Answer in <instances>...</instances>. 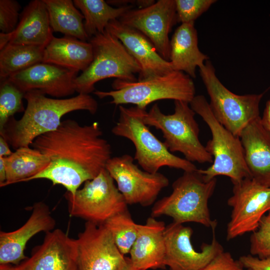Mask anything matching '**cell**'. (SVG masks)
Listing matches in <instances>:
<instances>
[{"mask_svg":"<svg viewBox=\"0 0 270 270\" xmlns=\"http://www.w3.org/2000/svg\"><path fill=\"white\" fill-rule=\"evenodd\" d=\"M98 122L80 125L68 119L54 130L36 138L30 146L50 159L48 166L30 180L46 179L74 194L86 182L106 168L111 146Z\"/></svg>","mask_w":270,"mask_h":270,"instance_id":"obj_1","label":"cell"},{"mask_svg":"<svg viewBox=\"0 0 270 270\" xmlns=\"http://www.w3.org/2000/svg\"><path fill=\"white\" fill-rule=\"evenodd\" d=\"M27 105L19 120L12 116L0 130V136L15 150L30 147L38 136L56 130L62 117L72 112L84 110L94 114L97 101L90 94H78L70 98H50L38 90L25 94Z\"/></svg>","mask_w":270,"mask_h":270,"instance_id":"obj_2","label":"cell"},{"mask_svg":"<svg viewBox=\"0 0 270 270\" xmlns=\"http://www.w3.org/2000/svg\"><path fill=\"white\" fill-rule=\"evenodd\" d=\"M216 184V178L206 181L198 169L184 172L173 182L172 192L154 204L151 216H168L176 224L192 222L212 229L217 222L211 218L208 203Z\"/></svg>","mask_w":270,"mask_h":270,"instance_id":"obj_3","label":"cell"},{"mask_svg":"<svg viewBox=\"0 0 270 270\" xmlns=\"http://www.w3.org/2000/svg\"><path fill=\"white\" fill-rule=\"evenodd\" d=\"M190 105L207 124L212 134V138L205 147L212 156L213 162L206 169L198 170L204 179L208 181L217 176H224L228 177L234 184L252 178L245 162L240 137L234 135L217 120L204 96H196Z\"/></svg>","mask_w":270,"mask_h":270,"instance_id":"obj_4","label":"cell"},{"mask_svg":"<svg viewBox=\"0 0 270 270\" xmlns=\"http://www.w3.org/2000/svg\"><path fill=\"white\" fill-rule=\"evenodd\" d=\"M144 110L137 106H119L118 120L112 130L114 135L132 142L136 150L134 158L142 170L156 173L161 168L168 166L184 172L197 170L192 162L174 154L151 132L142 119Z\"/></svg>","mask_w":270,"mask_h":270,"instance_id":"obj_5","label":"cell"},{"mask_svg":"<svg viewBox=\"0 0 270 270\" xmlns=\"http://www.w3.org/2000/svg\"><path fill=\"white\" fill-rule=\"evenodd\" d=\"M113 90H95L100 98L110 97V104L116 106L133 104L146 109L150 104L161 100H173L190 103L196 96L195 86L192 78L180 71L170 72L135 82L115 80Z\"/></svg>","mask_w":270,"mask_h":270,"instance_id":"obj_6","label":"cell"},{"mask_svg":"<svg viewBox=\"0 0 270 270\" xmlns=\"http://www.w3.org/2000/svg\"><path fill=\"white\" fill-rule=\"evenodd\" d=\"M195 114L189 103L175 100L173 114H164L155 104L149 112L144 111L142 119L148 126L162 132L164 142L171 152H181L192 162L212 163V156L200 140Z\"/></svg>","mask_w":270,"mask_h":270,"instance_id":"obj_7","label":"cell"},{"mask_svg":"<svg viewBox=\"0 0 270 270\" xmlns=\"http://www.w3.org/2000/svg\"><path fill=\"white\" fill-rule=\"evenodd\" d=\"M93 60L88 67L74 80L76 92L88 94L95 91L98 82L108 78L135 82L140 67L122 42L107 30L92 36L89 41Z\"/></svg>","mask_w":270,"mask_h":270,"instance_id":"obj_8","label":"cell"},{"mask_svg":"<svg viewBox=\"0 0 270 270\" xmlns=\"http://www.w3.org/2000/svg\"><path fill=\"white\" fill-rule=\"evenodd\" d=\"M198 69L210 96L208 103L214 116L224 128L239 136L250 122L260 116V104L264 94L233 93L218 79L208 60Z\"/></svg>","mask_w":270,"mask_h":270,"instance_id":"obj_9","label":"cell"},{"mask_svg":"<svg viewBox=\"0 0 270 270\" xmlns=\"http://www.w3.org/2000/svg\"><path fill=\"white\" fill-rule=\"evenodd\" d=\"M64 196L71 216L97 225L104 224L112 216L128 209L124 197L106 168L86 182L74 194L66 191Z\"/></svg>","mask_w":270,"mask_h":270,"instance_id":"obj_10","label":"cell"},{"mask_svg":"<svg viewBox=\"0 0 270 270\" xmlns=\"http://www.w3.org/2000/svg\"><path fill=\"white\" fill-rule=\"evenodd\" d=\"M134 160L128 154L112 157L106 169L116 182L128 205L150 206L154 204L161 190L168 186L169 180L159 172L151 173L140 169Z\"/></svg>","mask_w":270,"mask_h":270,"instance_id":"obj_11","label":"cell"},{"mask_svg":"<svg viewBox=\"0 0 270 270\" xmlns=\"http://www.w3.org/2000/svg\"><path fill=\"white\" fill-rule=\"evenodd\" d=\"M227 203L232 208L226 229V239L230 240L257 229L270 210V187L252 178L244 179L233 184L232 194Z\"/></svg>","mask_w":270,"mask_h":270,"instance_id":"obj_12","label":"cell"},{"mask_svg":"<svg viewBox=\"0 0 270 270\" xmlns=\"http://www.w3.org/2000/svg\"><path fill=\"white\" fill-rule=\"evenodd\" d=\"M216 228H212V238L210 244L202 245L197 251L191 241L192 228L172 222L164 230V264L170 270H202L216 256L224 250L216 237Z\"/></svg>","mask_w":270,"mask_h":270,"instance_id":"obj_13","label":"cell"},{"mask_svg":"<svg viewBox=\"0 0 270 270\" xmlns=\"http://www.w3.org/2000/svg\"><path fill=\"white\" fill-rule=\"evenodd\" d=\"M118 20L144 34L162 58L169 62V34L178 22L175 0H158L144 8H132Z\"/></svg>","mask_w":270,"mask_h":270,"instance_id":"obj_14","label":"cell"},{"mask_svg":"<svg viewBox=\"0 0 270 270\" xmlns=\"http://www.w3.org/2000/svg\"><path fill=\"white\" fill-rule=\"evenodd\" d=\"M76 241L77 270H119L126 262L104 224L86 222Z\"/></svg>","mask_w":270,"mask_h":270,"instance_id":"obj_15","label":"cell"},{"mask_svg":"<svg viewBox=\"0 0 270 270\" xmlns=\"http://www.w3.org/2000/svg\"><path fill=\"white\" fill-rule=\"evenodd\" d=\"M78 73L42 62L14 73L7 79L24 93L38 90L45 95L61 98L76 92L74 80Z\"/></svg>","mask_w":270,"mask_h":270,"instance_id":"obj_16","label":"cell"},{"mask_svg":"<svg viewBox=\"0 0 270 270\" xmlns=\"http://www.w3.org/2000/svg\"><path fill=\"white\" fill-rule=\"evenodd\" d=\"M76 255V240L56 229L46 232L42 244L16 268L18 270H77Z\"/></svg>","mask_w":270,"mask_h":270,"instance_id":"obj_17","label":"cell"},{"mask_svg":"<svg viewBox=\"0 0 270 270\" xmlns=\"http://www.w3.org/2000/svg\"><path fill=\"white\" fill-rule=\"evenodd\" d=\"M106 30L116 36L140 67L138 80L162 76L172 71L170 62L164 59L152 42L138 30L122 24L110 21Z\"/></svg>","mask_w":270,"mask_h":270,"instance_id":"obj_18","label":"cell"},{"mask_svg":"<svg viewBox=\"0 0 270 270\" xmlns=\"http://www.w3.org/2000/svg\"><path fill=\"white\" fill-rule=\"evenodd\" d=\"M55 225L48 206L42 202L34 204L30 216L20 228L12 232H0V264L18 265L27 258L24 251L28 241L40 232L52 230Z\"/></svg>","mask_w":270,"mask_h":270,"instance_id":"obj_19","label":"cell"},{"mask_svg":"<svg viewBox=\"0 0 270 270\" xmlns=\"http://www.w3.org/2000/svg\"><path fill=\"white\" fill-rule=\"evenodd\" d=\"M251 178L270 187V132L260 116L250 122L239 136Z\"/></svg>","mask_w":270,"mask_h":270,"instance_id":"obj_20","label":"cell"},{"mask_svg":"<svg viewBox=\"0 0 270 270\" xmlns=\"http://www.w3.org/2000/svg\"><path fill=\"white\" fill-rule=\"evenodd\" d=\"M164 222L150 216L140 224L137 238L130 252L132 266L139 270L165 267Z\"/></svg>","mask_w":270,"mask_h":270,"instance_id":"obj_21","label":"cell"},{"mask_svg":"<svg viewBox=\"0 0 270 270\" xmlns=\"http://www.w3.org/2000/svg\"><path fill=\"white\" fill-rule=\"evenodd\" d=\"M208 56L198 46V38L194 23H185L177 28L170 42L169 62L173 70L184 72L196 78V70L202 66Z\"/></svg>","mask_w":270,"mask_h":270,"instance_id":"obj_22","label":"cell"},{"mask_svg":"<svg viewBox=\"0 0 270 270\" xmlns=\"http://www.w3.org/2000/svg\"><path fill=\"white\" fill-rule=\"evenodd\" d=\"M43 0H32L24 8L9 43L46 47L54 37Z\"/></svg>","mask_w":270,"mask_h":270,"instance_id":"obj_23","label":"cell"},{"mask_svg":"<svg viewBox=\"0 0 270 270\" xmlns=\"http://www.w3.org/2000/svg\"><path fill=\"white\" fill-rule=\"evenodd\" d=\"M92 60L93 50L90 42L66 36H54L44 48L42 62L78 72L85 70Z\"/></svg>","mask_w":270,"mask_h":270,"instance_id":"obj_24","label":"cell"},{"mask_svg":"<svg viewBox=\"0 0 270 270\" xmlns=\"http://www.w3.org/2000/svg\"><path fill=\"white\" fill-rule=\"evenodd\" d=\"M3 158L6 175L4 186L30 180L44 170L50 162L48 156L30 146L20 148Z\"/></svg>","mask_w":270,"mask_h":270,"instance_id":"obj_25","label":"cell"},{"mask_svg":"<svg viewBox=\"0 0 270 270\" xmlns=\"http://www.w3.org/2000/svg\"><path fill=\"white\" fill-rule=\"evenodd\" d=\"M50 26L55 32L81 40H90L84 27V16L72 0H43Z\"/></svg>","mask_w":270,"mask_h":270,"instance_id":"obj_26","label":"cell"},{"mask_svg":"<svg viewBox=\"0 0 270 270\" xmlns=\"http://www.w3.org/2000/svg\"><path fill=\"white\" fill-rule=\"evenodd\" d=\"M84 16V27L89 39L104 32L108 23L119 20L132 6L114 8L104 0H74Z\"/></svg>","mask_w":270,"mask_h":270,"instance_id":"obj_27","label":"cell"},{"mask_svg":"<svg viewBox=\"0 0 270 270\" xmlns=\"http://www.w3.org/2000/svg\"><path fill=\"white\" fill-rule=\"evenodd\" d=\"M44 47L8 43L0 50V80L43 61Z\"/></svg>","mask_w":270,"mask_h":270,"instance_id":"obj_28","label":"cell"},{"mask_svg":"<svg viewBox=\"0 0 270 270\" xmlns=\"http://www.w3.org/2000/svg\"><path fill=\"white\" fill-rule=\"evenodd\" d=\"M104 225L120 252L124 256L129 254L137 238L140 224L134 222L128 209L112 216Z\"/></svg>","mask_w":270,"mask_h":270,"instance_id":"obj_29","label":"cell"},{"mask_svg":"<svg viewBox=\"0 0 270 270\" xmlns=\"http://www.w3.org/2000/svg\"><path fill=\"white\" fill-rule=\"evenodd\" d=\"M25 94L7 78L0 80V130L16 113L24 112Z\"/></svg>","mask_w":270,"mask_h":270,"instance_id":"obj_30","label":"cell"},{"mask_svg":"<svg viewBox=\"0 0 270 270\" xmlns=\"http://www.w3.org/2000/svg\"><path fill=\"white\" fill-rule=\"evenodd\" d=\"M216 2L215 0H175L178 22L194 23L195 20Z\"/></svg>","mask_w":270,"mask_h":270,"instance_id":"obj_31","label":"cell"},{"mask_svg":"<svg viewBox=\"0 0 270 270\" xmlns=\"http://www.w3.org/2000/svg\"><path fill=\"white\" fill-rule=\"evenodd\" d=\"M250 252L260 258H270V217L268 214L262 217L250 236Z\"/></svg>","mask_w":270,"mask_h":270,"instance_id":"obj_32","label":"cell"},{"mask_svg":"<svg viewBox=\"0 0 270 270\" xmlns=\"http://www.w3.org/2000/svg\"><path fill=\"white\" fill-rule=\"evenodd\" d=\"M21 6L16 0H0V30L1 32L11 33L16 28L20 20Z\"/></svg>","mask_w":270,"mask_h":270,"instance_id":"obj_33","label":"cell"},{"mask_svg":"<svg viewBox=\"0 0 270 270\" xmlns=\"http://www.w3.org/2000/svg\"><path fill=\"white\" fill-rule=\"evenodd\" d=\"M239 260L224 250L216 256L202 270H243Z\"/></svg>","mask_w":270,"mask_h":270,"instance_id":"obj_34","label":"cell"},{"mask_svg":"<svg viewBox=\"0 0 270 270\" xmlns=\"http://www.w3.org/2000/svg\"><path fill=\"white\" fill-rule=\"evenodd\" d=\"M238 260L248 270H270V258H260L248 254L240 256Z\"/></svg>","mask_w":270,"mask_h":270,"instance_id":"obj_35","label":"cell"},{"mask_svg":"<svg viewBox=\"0 0 270 270\" xmlns=\"http://www.w3.org/2000/svg\"><path fill=\"white\" fill-rule=\"evenodd\" d=\"M8 144L5 138L0 136V157H6L12 154Z\"/></svg>","mask_w":270,"mask_h":270,"instance_id":"obj_36","label":"cell"},{"mask_svg":"<svg viewBox=\"0 0 270 270\" xmlns=\"http://www.w3.org/2000/svg\"><path fill=\"white\" fill-rule=\"evenodd\" d=\"M6 170L3 157H0V186L3 187L6 182Z\"/></svg>","mask_w":270,"mask_h":270,"instance_id":"obj_37","label":"cell"},{"mask_svg":"<svg viewBox=\"0 0 270 270\" xmlns=\"http://www.w3.org/2000/svg\"><path fill=\"white\" fill-rule=\"evenodd\" d=\"M10 33H0V50L8 44L10 40Z\"/></svg>","mask_w":270,"mask_h":270,"instance_id":"obj_38","label":"cell"},{"mask_svg":"<svg viewBox=\"0 0 270 270\" xmlns=\"http://www.w3.org/2000/svg\"><path fill=\"white\" fill-rule=\"evenodd\" d=\"M262 119L263 122L265 124L270 123V98L266 102L263 117Z\"/></svg>","mask_w":270,"mask_h":270,"instance_id":"obj_39","label":"cell"},{"mask_svg":"<svg viewBox=\"0 0 270 270\" xmlns=\"http://www.w3.org/2000/svg\"><path fill=\"white\" fill-rule=\"evenodd\" d=\"M119 270H139L135 268L130 260L129 258H127V260L126 264Z\"/></svg>","mask_w":270,"mask_h":270,"instance_id":"obj_40","label":"cell"},{"mask_svg":"<svg viewBox=\"0 0 270 270\" xmlns=\"http://www.w3.org/2000/svg\"><path fill=\"white\" fill-rule=\"evenodd\" d=\"M0 270H18L16 266H12L8 264H0Z\"/></svg>","mask_w":270,"mask_h":270,"instance_id":"obj_41","label":"cell"},{"mask_svg":"<svg viewBox=\"0 0 270 270\" xmlns=\"http://www.w3.org/2000/svg\"><path fill=\"white\" fill-rule=\"evenodd\" d=\"M268 215L270 217V210L268 212Z\"/></svg>","mask_w":270,"mask_h":270,"instance_id":"obj_42","label":"cell"},{"mask_svg":"<svg viewBox=\"0 0 270 270\" xmlns=\"http://www.w3.org/2000/svg\"></svg>","mask_w":270,"mask_h":270,"instance_id":"obj_43","label":"cell"}]
</instances>
